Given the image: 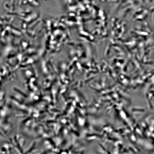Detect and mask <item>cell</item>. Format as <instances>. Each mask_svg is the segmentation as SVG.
Wrapping results in <instances>:
<instances>
[{"instance_id": "1", "label": "cell", "mask_w": 154, "mask_h": 154, "mask_svg": "<svg viewBox=\"0 0 154 154\" xmlns=\"http://www.w3.org/2000/svg\"><path fill=\"white\" fill-rule=\"evenodd\" d=\"M135 110V111H136V110H138V111H143L144 110H142V109H134V110Z\"/></svg>"}]
</instances>
